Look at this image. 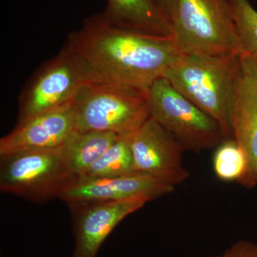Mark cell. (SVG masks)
<instances>
[{
  "instance_id": "6da1fadb",
  "label": "cell",
  "mask_w": 257,
  "mask_h": 257,
  "mask_svg": "<svg viewBox=\"0 0 257 257\" xmlns=\"http://www.w3.org/2000/svg\"><path fill=\"white\" fill-rule=\"evenodd\" d=\"M63 50L87 84L147 92L182 51L174 35L158 36L116 26L102 15L89 17L69 34Z\"/></svg>"
},
{
  "instance_id": "7a4b0ae2",
  "label": "cell",
  "mask_w": 257,
  "mask_h": 257,
  "mask_svg": "<svg viewBox=\"0 0 257 257\" xmlns=\"http://www.w3.org/2000/svg\"><path fill=\"white\" fill-rule=\"evenodd\" d=\"M240 55L182 52L163 75L180 94L220 124L226 139L233 138L230 112Z\"/></svg>"
},
{
  "instance_id": "3957f363",
  "label": "cell",
  "mask_w": 257,
  "mask_h": 257,
  "mask_svg": "<svg viewBox=\"0 0 257 257\" xmlns=\"http://www.w3.org/2000/svg\"><path fill=\"white\" fill-rule=\"evenodd\" d=\"M173 35L184 53L241 54L228 0H176Z\"/></svg>"
},
{
  "instance_id": "277c9868",
  "label": "cell",
  "mask_w": 257,
  "mask_h": 257,
  "mask_svg": "<svg viewBox=\"0 0 257 257\" xmlns=\"http://www.w3.org/2000/svg\"><path fill=\"white\" fill-rule=\"evenodd\" d=\"M73 104L76 130L79 132L128 136L150 118L146 92L132 88L86 84Z\"/></svg>"
},
{
  "instance_id": "5b68a950",
  "label": "cell",
  "mask_w": 257,
  "mask_h": 257,
  "mask_svg": "<svg viewBox=\"0 0 257 257\" xmlns=\"http://www.w3.org/2000/svg\"><path fill=\"white\" fill-rule=\"evenodd\" d=\"M150 116L172 135L184 151L200 153L226 140L220 124L180 94L165 77L146 92Z\"/></svg>"
},
{
  "instance_id": "8992f818",
  "label": "cell",
  "mask_w": 257,
  "mask_h": 257,
  "mask_svg": "<svg viewBox=\"0 0 257 257\" xmlns=\"http://www.w3.org/2000/svg\"><path fill=\"white\" fill-rule=\"evenodd\" d=\"M62 147L27 150L0 156V190L36 203L59 198L77 178Z\"/></svg>"
},
{
  "instance_id": "52a82bcc",
  "label": "cell",
  "mask_w": 257,
  "mask_h": 257,
  "mask_svg": "<svg viewBox=\"0 0 257 257\" xmlns=\"http://www.w3.org/2000/svg\"><path fill=\"white\" fill-rule=\"evenodd\" d=\"M86 84L73 60L62 50L38 71L24 92L18 124L72 102Z\"/></svg>"
},
{
  "instance_id": "ba28073f",
  "label": "cell",
  "mask_w": 257,
  "mask_h": 257,
  "mask_svg": "<svg viewBox=\"0 0 257 257\" xmlns=\"http://www.w3.org/2000/svg\"><path fill=\"white\" fill-rule=\"evenodd\" d=\"M230 125L246 160V170L238 183L252 189L257 184V62L245 52L240 55Z\"/></svg>"
},
{
  "instance_id": "9c48e42d",
  "label": "cell",
  "mask_w": 257,
  "mask_h": 257,
  "mask_svg": "<svg viewBox=\"0 0 257 257\" xmlns=\"http://www.w3.org/2000/svg\"><path fill=\"white\" fill-rule=\"evenodd\" d=\"M135 172L175 187L189 177L184 149L163 126L150 118L130 135Z\"/></svg>"
},
{
  "instance_id": "30bf717a",
  "label": "cell",
  "mask_w": 257,
  "mask_h": 257,
  "mask_svg": "<svg viewBox=\"0 0 257 257\" xmlns=\"http://www.w3.org/2000/svg\"><path fill=\"white\" fill-rule=\"evenodd\" d=\"M175 189L150 176L134 172L106 178L77 177L64 189L59 199L69 207L135 199L150 202L170 194Z\"/></svg>"
},
{
  "instance_id": "8fae6325",
  "label": "cell",
  "mask_w": 257,
  "mask_h": 257,
  "mask_svg": "<svg viewBox=\"0 0 257 257\" xmlns=\"http://www.w3.org/2000/svg\"><path fill=\"white\" fill-rule=\"evenodd\" d=\"M75 130L72 101L17 124L0 140V156L27 150L61 148Z\"/></svg>"
},
{
  "instance_id": "7c38bea8",
  "label": "cell",
  "mask_w": 257,
  "mask_h": 257,
  "mask_svg": "<svg viewBox=\"0 0 257 257\" xmlns=\"http://www.w3.org/2000/svg\"><path fill=\"white\" fill-rule=\"evenodd\" d=\"M147 202L146 199H135L70 207L75 213L73 257H96L114 228Z\"/></svg>"
},
{
  "instance_id": "4fadbf2b",
  "label": "cell",
  "mask_w": 257,
  "mask_h": 257,
  "mask_svg": "<svg viewBox=\"0 0 257 257\" xmlns=\"http://www.w3.org/2000/svg\"><path fill=\"white\" fill-rule=\"evenodd\" d=\"M109 23L142 33L173 35L170 19L156 0H107L101 14Z\"/></svg>"
},
{
  "instance_id": "5bb4252c",
  "label": "cell",
  "mask_w": 257,
  "mask_h": 257,
  "mask_svg": "<svg viewBox=\"0 0 257 257\" xmlns=\"http://www.w3.org/2000/svg\"><path fill=\"white\" fill-rule=\"evenodd\" d=\"M119 138L114 133L75 130L62 147V155L71 172L81 177Z\"/></svg>"
},
{
  "instance_id": "9a60e30c",
  "label": "cell",
  "mask_w": 257,
  "mask_h": 257,
  "mask_svg": "<svg viewBox=\"0 0 257 257\" xmlns=\"http://www.w3.org/2000/svg\"><path fill=\"white\" fill-rule=\"evenodd\" d=\"M135 172L130 135L117 140L82 176V178H106L130 175Z\"/></svg>"
},
{
  "instance_id": "2e32d148",
  "label": "cell",
  "mask_w": 257,
  "mask_h": 257,
  "mask_svg": "<svg viewBox=\"0 0 257 257\" xmlns=\"http://www.w3.org/2000/svg\"><path fill=\"white\" fill-rule=\"evenodd\" d=\"M228 1L241 53H247L257 62V11L248 0Z\"/></svg>"
},
{
  "instance_id": "e0dca14e",
  "label": "cell",
  "mask_w": 257,
  "mask_h": 257,
  "mask_svg": "<svg viewBox=\"0 0 257 257\" xmlns=\"http://www.w3.org/2000/svg\"><path fill=\"white\" fill-rule=\"evenodd\" d=\"M213 169L218 179L224 182H239L246 170V160L234 138L223 140L216 148Z\"/></svg>"
},
{
  "instance_id": "ac0fdd59",
  "label": "cell",
  "mask_w": 257,
  "mask_h": 257,
  "mask_svg": "<svg viewBox=\"0 0 257 257\" xmlns=\"http://www.w3.org/2000/svg\"><path fill=\"white\" fill-rule=\"evenodd\" d=\"M211 257H257V244L240 240L233 243L221 254Z\"/></svg>"
},
{
  "instance_id": "d6986e66",
  "label": "cell",
  "mask_w": 257,
  "mask_h": 257,
  "mask_svg": "<svg viewBox=\"0 0 257 257\" xmlns=\"http://www.w3.org/2000/svg\"><path fill=\"white\" fill-rule=\"evenodd\" d=\"M164 13L170 19L172 23V18L175 13L176 0H156ZM173 29V28H172Z\"/></svg>"
}]
</instances>
